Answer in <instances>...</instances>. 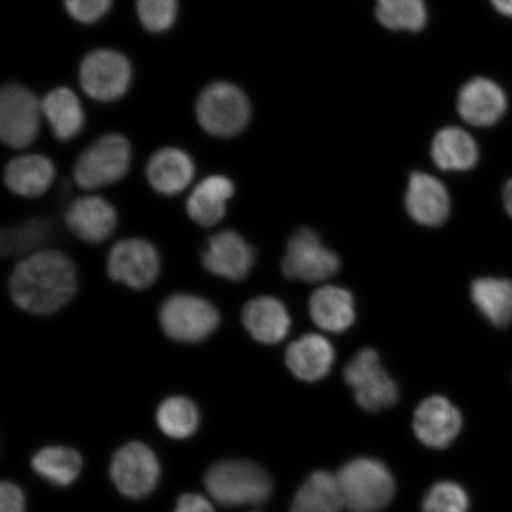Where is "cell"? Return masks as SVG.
<instances>
[{
    "label": "cell",
    "instance_id": "cell-1",
    "mask_svg": "<svg viewBox=\"0 0 512 512\" xmlns=\"http://www.w3.org/2000/svg\"><path fill=\"white\" fill-rule=\"evenodd\" d=\"M9 288L19 309L34 315H51L74 298L78 274L66 254L43 249L18 262Z\"/></svg>",
    "mask_w": 512,
    "mask_h": 512
},
{
    "label": "cell",
    "instance_id": "cell-2",
    "mask_svg": "<svg viewBox=\"0 0 512 512\" xmlns=\"http://www.w3.org/2000/svg\"><path fill=\"white\" fill-rule=\"evenodd\" d=\"M204 484L214 501L228 508L266 503L273 491L268 473L248 460H221L210 467Z\"/></svg>",
    "mask_w": 512,
    "mask_h": 512
},
{
    "label": "cell",
    "instance_id": "cell-3",
    "mask_svg": "<svg viewBox=\"0 0 512 512\" xmlns=\"http://www.w3.org/2000/svg\"><path fill=\"white\" fill-rule=\"evenodd\" d=\"M345 509L351 512H381L395 495V482L379 460H351L337 473Z\"/></svg>",
    "mask_w": 512,
    "mask_h": 512
},
{
    "label": "cell",
    "instance_id": "cell-4",
    "mask_svg": "<svg viewBox=\"0 0 512 512\" xmlns=\"http://www.w3.org/2000/svg\"><path fill=\"white\" fill-rule=\"evenodd\" d=\"M196 115L203 130L211 136H238L251 119V104L239 87L228 82L208 86L197 100Z\"/></svg>",
    "mask_w": 512,
    "mask_h": 512
},
{
    "label": "cell",
    "instance_id": "cell-5",
    "mask_svg": "<svg viewBox=\"0 0 512 512\" xmlns=\"http://www.w3.org/2000/svg\"><path fill=\"white\" fill-rule=\"evenodd\" d=\"M131 158V145L128 140L121 134H107L96 140L76 160L74 181L86 190L108 187L128 174Z\"/></svg>",
    "mask_w": 512,
    "mask_h": 512
},
{
    "label": "cell",
    "instance_id": "cell-6",
    "mask_svg": "<svg viewBox=\"0 0 512 512\" xmlns=\"http://www.w3.org/2000/svg\"><path fill=\"white\" fill-rule=\"evenodd\" d=\"M220 312L209 300L178 293L165 300L159 311L164 334L179 343L206 341L219 328Z\"/></svg>",
    "mask_w": 512,
    "mask_h": 512
},
{
    "label": "cell",
    "instance_id": "cell-7",
    "mask_svg": "<svg viewBox=\"0 0 512 512\" xmlns=\"http://www.w3.org/2000/svg\"><path fill=\"white\" fill-rule=\"evenodd\" d=\"M42 102L28 88L10 83L0 93V137L12 149H25L40 131Z\"/></svg>",
    "mask_w": 512,
    "mask_h": 512
},
{
    "label": "cell",
    "instance_id": "cell-8",
    "mask_svg": "<svg viewBox=\"0 0 512 512\" xmlns=\"http://www.w3.org/2000/svg\"><path fill=\"white\" fill-rule=\"evenodd\" d=\"M110 475L121 495L144 498L151 495L159 483V460L149 446L132 441L114 453Z\"/></svg>",
    "mask_w": 512,
    "mask_h": 512
},
{
    "label": "cell",
    "instance_id": "cell-9",
    "mask_svg": "<svg viewBox=\"0 0 512 512\" xmlns=\"http://www.w3.org/2000/svg\"><path fill=\"white\" fill-rule=\"evenodd\" d=\"M344 379L354 389L358 405L366 411L379 412L398 401V387L373 349H363L352 358L344 370Z\"/></svg>",
    "mask_w": 512,
    "mask_h": 512
},
{
    "label": "cell",
    "instance_id": "cell-10",
    "mask_svg": "<svg viewBox=\"0 0 512 512\" xmlns=\"http://www.w3.org/2000/svg\"><path fill=\"white\" fill-rule=\"evenodd\" d=\"M131 80V63L118 51L95 50L81 63V87L94 100L110 102L121 98Z\"/></svg>",
    "mask_w": 512,
    "mask_h": 512
},
{
    "label": "cell",
    "instance_id": "cell-11",
    "mask_svg": "<svg viewBox=\"0 0 512 512\" xmlns=\"http://www.w3.org/2000/svg\"><path fill=\"white\" fill-rule=\"evenodd\" d=\"M341 266L338 256L326 248L309 228L299 229L287 243L283 271L287 278L319 283L336 274Z\"/></svg>",
    "mask_w": 512,
    "mask_h": 512
},
{
    "label": "cell",
    "instance_id": "cell-12",
    "mask_svg": "<svg viewBox=\"0 0 512 512\" xmlns=\"http://www.w3.org/2000/svg\"><path fill=\"white\" fill-rule=\"evenodd\" d=\"M108 275L133 290H145L156 283L160 273V256L151 242L130 238L112 247L107 258Z\"/></svg>",
    "mask_w": 512,
    "mask_h": 512
},
{
    "label": "cell",
    "instance_id": "cell-13",
    "mask_svg": "<svg viewBox=\"0 0 512 512\" xmlns=\"http://www.w3.org/2000/svg\"><path fill=\"white\" fill-rule=\"evenodd\" d=\"M254 261V249L235 230L211 236L202 251L203 267L216 277L232 281L246 279Z\"/></svg>",
    "mask_w": 512,
    "mask_h": 512
},
{
    "label": "cell",
    "instance_id": "cell-14",
    "mask_svg": "<svg viewBox=\"0 0 512 512\" xmlns=\"http://www.w3.org/2000/svg\"><path fill=\"white\" fill-rule=\"evenodd\" d=\"M507 106V95L501 86L488 78L471 79L458 93L459 117L472 126H494L502 119Z\"/></svg>",
    "mask_w": 512,
    "mask_h": 512
},
{
    "label": "cell",
    "instance_id": "cell-15",
    "mask_svg": "<svg viewBox=\"0 0 512 512\" xmlns=\"http://www.w3.org/2000/svg\"><path fill=\"white\" fill-rule=\"evenodd\" d=\"M463 420L458 409L441 396H432L416 408L413 428L416 437L428 447L445 448L462 430Z\"/></svg>",
    "mask_w": 512,
    "mask_h": 512
},
{
    "label": "cell",
    "instance_id": "cell-16",
    "mask_svg": "<svg viewBox=\"0 0 512 512\" xmlns=\"http://www.w3.org/2000/svg\"><path fill=\"white\" fill-rule=\"evenodd\" d=\"M67 228L88 243L104 242L118 224L117 210L100 196H83L70 203L64 214Z\"/></svg>",
    "mask_w": 512,
    "mask_h": 512
},
{
    "label": "cell",
    "instance_id": "cell-17",
    "mask_svg": "<svg viewBox=\"0 0 512 512\" xmlns=\"http://www.w3.org/2000/svg\"><path fill=\"white\" fill-rule=\"evenodd\" d=\"M406 209L422 226L438 227L450 215V195L438 178L425 172H413L409 178Z\"/></svg>",
    "mask_w": 512,
    "mask_h": 512
},
{
    "label": "cell",
    "instance_id": "cell-18",
    "mask_svg": "<svg viewBox=\"0 0 512 512\" xmlns=\"http://www.w3.org/2000/svg\"><path fill=\"white\" fill-rule=\"evenodd\" d=\"M194 160L176 147H165L151 157L146 177L153 190L164 196H175L187 189L195 176Z\"/></svg>",
    "mask_w": 512,
    "mask_h": 512
},
{
    "label": "cell",
    "instance_id": "cell-19",
    "mask_svg": "<svg viewBox=\"0 0 512 512\" xmlns=\"http://www.w3.org/2000/svg\"><path fill=\"white\" fill-rule=\"evenodd\" d=\"M285 360L288 369L299 380L316 382L329 374L335 361V351L328 339L309 334L287 348Z\"/></svg>",
    "mask_w": 512,
    "mask_h": 512
},
{
    "label": "cell",
    "instance_id": "cell-20",
    "mask_svg": "<svg viewBox=\"0 0 512 512\" xmlns=\"http://www.w3.org/2000/svg\"><path fill=\"white\" fill-rule=\"evenodd\" d=\"M242 323L255 341L277 344L288 335L291 317L280 300L264 296L246 304L242 312Z\"/></svg>",
    "mask_w": 512,
    "mask_h": 512
},
{
    "label": "cell",
    "instance_id": "cell-21",
    "mask_svg": "<svg viewBox=\"0 0 512 512\" xmlns=\"http://www.w3.org/2000/svg\"><path fill=\"white\" fill-rule=\"evenodd\" d=\"M55 176V165L48 157L24 155L10 160L6 165L4 182L15 195L35 198L46 194Z\"/></svg>",
    "mask_w": 512,
    "mask_h": 512
},
{
    "label": "cell",
    "instance_id": "cell-22",
    "mask_svg": "<svg viewBox=\"0 0 512 512\" xmlns=\"http://www.w3.org/2000/svg\"><path fill=\"white\" fill-rule=\"evenodd\" d=\"M234 192V183L226 176L204 178L188 198L187 213L190 219L198 226H216L226 216L227 203L234 196Z\"/></svg>",
    "mask_w": 512,
    "mask_h": 512
},
{
    "label": "cell",
    "instance_id": "cell-23",
    "mask_svg": "<svg viewBox=\"0 0 512 512\" xmlns=\"http://www.w3.org/2000/svg\"><path fill=\"white\" fill-rule=\"evenodd\" d=\"M310 315L318 328L329 332H343L355 322V302L352 294L338 286H324L312 293Z\"/></svg>",
    "mask_w": 512,
    "mask_h": 512
},
{
    "label": "cell",
    "instance_id": "cell-24",
    "mask_svg": "<svg viewBox=\"0 0 512 512\" xmlns=\"http://www.w3.org/2000/svg\"><path fill=\"white\" fill-rule=\"evenodd\" d=\"M431 156L435 165L444 171H467L475 168L479 150L476 140L463 128H441L432 140Z\"/></svg>",
    "mask_w": 512,
    "mask_h": 512
},
{
    "label": "cell",
    "instance_id": "cell-25",
    "mask_svg": "<svg viewBox=\"0 0 512 512\" xmlns=\"http://www.w3.org/2000/svg\"><path fill=\"white\" fill-rule=\"evenodd\" d=\"M344 498L337 475L316 471L294 496L290 512H342Z\"/></svg>",
    "mask_w": 512,
    "mask_h": 512
},
{
    "label": "cell",
    "instance_id": "cell-26",
    "mask_svg": "<svg viewBox=\"0 0 512 512\" xmlns=\"http://www.w3.org/2000/svg\"><path fill=\"white\" fill-rule=\"evenodd\" d=\"M42 112L61 142L72 140L85 125V113L78 96L68 88H56L42 101Z\"/></svg>",
    "mask_w": 512,
    "mask_h": 512
},
{
    "label": "cell",
    "instance_id": "cell-27",
    "mask_svg": "<svg viewBox=\"0 0 512 512\" xmlns=\"http://www.w3.org/2000/svg\"><path fill=\"white\" fill-rule=\"evenodd\" d=\"M471 297L478 310L497 328L512 323V281L482 278L471 286Z\"/></svg>",
    "mask_w": 512,
    "mask_h": 512
},
{
    "label": "cell",
    "instance_id": "cell-28",
    "mask_svg": "<svg viewBox=\"0 0 512 512\" xmlns=\"http://www.w3.org/2000/svg\"><path fill=\"white\" fill-rule=\"evenodd\" d=\"M81 454L66 446H48L31 459L32 470L56 486L72 485L82 470Z\"/></svg>",
    "mask_w": 512,
    "mask_h": 512
},
{
    "label": "cell",
    "instance_id": "cell-29",
    "mask_svg": "<svg viewBox=\"0 0 512 512\" xmlns=\"http://www.w3.org/2000/svg\"><path fill=\"white\" fill-rule=\"evenodd\" d=\"M54 223L47 217H34L18 226L4 229L2 233V254L4 256H22L43 251V247L53 238Z\"/></svg>",
    "mask_w": 512,
    "mask_h": 512
},
{
    "label": "cell",
    "instance_id": "cell-30",
    "mask_svg": "<svg viewBox=\"0 0 512 512\" xmlns=\"http://www.w3.org/2000/svg\"><path fill=\"white\" fill-rule=\"evenodd\" d=\"M375 17L383 28L418 34L428 23L426 0H375Z\"/></svg>",
    "mask_w": 512,
    "mask_h": 512
},
{
    "label": "cell",
    "instance_id": "cell-31",
    "mask_svg": "<svg viewBox=\"0 0 512 512\" xmlns=\"http://www.w3.org/2000/svg\"><path fill=\"white\" fill-rule=\"evenodd\" d=\"M156 420L159 430L172 439H187L200 426V412L194 402L183 396H171L160 403Z\"/></svg>",
    "mask_w": 512,
    "mask_h": 512
},
{
    "label": "cell",
    "instance_id": "cell-32",
    "mask_svg": "<svg viewBox=\"0 0 512 512\" xmlns=\"http://www.w3.org/2000/svg\"><path fill=\"white\" fill-rule=\"evenodd\" d=\"M469 503V497L462 486L441 482L428 491L422 502V512H467Z\"/></svg>",
    "mask_w": 512,
    "mask_h": 512
},
{
    "label": "cell",
    "instance_id": "cell-33",
    "mask_svg": "<svg viewBox=\"0 0 512 512\" xmlns=\"http://www.w3.org/2000/svg\"><path fill=\"white\" fill-rule=\"evenodd\" d=\"M177 0H137V12L140 22L146 30L164 32L176 22Z\"/></svg>",
    "mask_w": 512,
    "mask_h": 512
},
{
    "label": "cell",
    "instance_id": "cell-34",
    "mask_svg": "<svg viewBox=\"0 0 512 512\" xmlns=\"http://www.w3.org/2000/svg\"><path fill=\"white\" fill-rule=\"evenodd\" d=\"M64 6L75 21L91 24L110 11L112 0H64Z\"/></svg>",
    "mask_w": 512,
    "mask_h": 512
},
{
    "label": "cell",
    "instance_id": "cell-35",
    "mask_svg": "<svg viewBox=\"0 0 512 512\" xmlns=\"http://www.w3.org/2000/svg\"><path fill=\"white\" fill-rule=\"evenodd\" d=\"M0 512H27V502L19 486L4 482L0 486Z\"/></svg>",
    "mask_w": 512,
    "mask_h": 512
},
{
    "label": "cell",
    "instance_id": "cell-36",
    "mask_svg": "<svg viewBox=\"0 0 512 512\" xmlns=\"http://www.w3.org/2000/svg\"><path fill=\"white\" fill-rule=\"evenodd\" d=\"M174 512H215V510L207 498L197 494H185L179 497Z\"/></svg>",
    "mask_w": 512,
    "mask_h": 512
},
{
    "label": "cell",
    "instance_id": "cell-37",
    "mask_svg": "<svg viewBox=\"0 0 512 512\" xmlns=\"http://www.w3.org/2000/svg\"><path fill=\"white\" fill-rule=\"evenodd\" d=\"M490 3L499 14L512 18V0H490Z\"/></svg>",
    "mask_w": 512,
    "mask_h": 512
},
{
    "label": "cell",
    "instance_id": "cell-38",
    "mask_svg": "<svg viewBox=\"0 0 512 512\" xmlns=\"http://www.w3.org/2000/svg\"><path fill=\"white\" fill-rule=\"evenodd\" d=\"M503 202L505 210H507V213L512 217V179L505 184L503 190Z\"/></svg>",
    "mask_w": 512,
    "mask_h": 512
}]
</instances>
